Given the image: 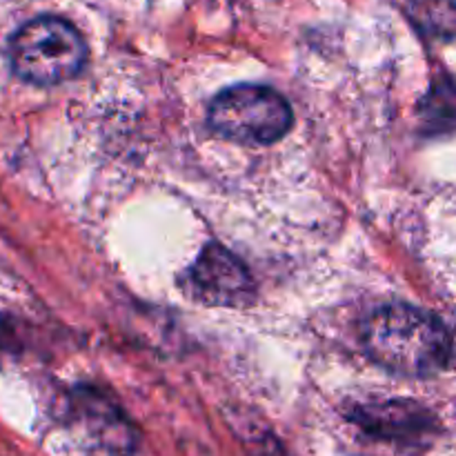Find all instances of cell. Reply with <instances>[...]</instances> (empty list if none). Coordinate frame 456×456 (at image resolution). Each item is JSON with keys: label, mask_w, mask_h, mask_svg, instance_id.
Returning <instances> with one entry per match:
<instances>
[{"label": "cell", "mask_w": 456, "mask_h": 456, "mask_svg": "<svg viewBox=\"0 0 456 456\" xmlns=\"http://www.w3.org/2000/svg\"><path fill=\"white\" fill-rule=\"evenodd\" d=\"M292 107L265 85H236L209 105V125L221 136L248 145H270L292 127Z\"/></svg>", "instance_id": "3957f363"}, {"label": "cell", "mask_w": 456, "mask_h": 456, "mask_svg": "<svg viewBox=\"0 0 456 456\" xmlns=\"http://www.w3.org/2000/svg\"><path fill=\"white\" fill-rule=\"evenodd\" d=\"M352 419L370 435L381 439H412L428 430V414L403 401L363 405L352 412Z\"/></svg>", "instance_id": "5b68a950"}, {"label": "cell", "mask_w": 456, "mask_h": 456, "mask_svg": "<svg viewBox=\"0 0 456 456\" xmlns=\"http://www.w3.org/2000/svg\"><path fill=\"white\" fill-rule=\"evenodd\" d=\"M363 343L379 365L405 377L439 372L452 354V338L445 325L436 316L403 303L374 312L365 321Z\"/></svg>", "instance_id": "6da1fadb"}, {"label": "cell", "mask_w": 456, "mask_h": 456, "mask_svg": "<svg viewBox=\"0 0 456 456\" xmlns=\"http://www.w3.org/2000/svg\"><path fill=\"white\" fill-rule=\"evenodd\" d=\"M190 294L209 305L239 307L252 298L254 283L248 267L218 243H209L199 254L187 274Z\"/></svg>", "instance_id": "277c9868"}, {"label": "cell", "mask_w": 456, "mask_h": 456, "mask_svg": "<svg viewBox=\"0 0 456 456\" xmlns=\"http://www.w3.org/2000/svg\"><path fill=\"white\" fill-rule=\"evenodd\" d=\"M410 18L435 38H456V0H410Z\"/></svg>", "instance_id": "8992f818"}, {"label": "cell", "mask_w": 456, "mask_h": 456, "mask_svg": "<svg viewBox=\"0 0 456 456\" xmlns=\"http://www.w3.org/2000/svg\"><path fill=\"white\" fill-rule=\"evenodd\" d=\"M9 61L22 80L34 85H61L83 71L87 47L71 22L43 16L27 22L9 43Z\"/></svg>", "instance_id": "7a4b0ae2"}]
</instances>
